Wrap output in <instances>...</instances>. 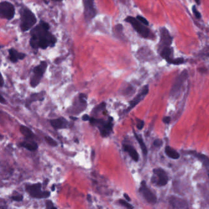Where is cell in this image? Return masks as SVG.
Returning a JSON list of instances; mask_svg holds the SVG:
<instances>
[{
    "label": "cell",
    "instance_id": "5",
    "mask_svg": "<svg viewBox=\"0 0 209 209\" xmlns=\"http://www.w3.org/2000/svg\"><path fill=\"white\" fill-rule=\"evenodd\" d=\"M124 20L127 22L130 23L134 28V29L142 37L144 38H147L149 37L150 30L146 26L143 25L142 23L139 22L137 19L130 16L125 19Z\"/></svg>",
    "mask_w": 209,
    "mask_h": 209
},
{
    "label": "cell",
    "instance_id": "39",
    "mask_svg": "<svg viewBox=\"0 0 209 209\" xmlns=\"http://www.w3.org/2000/svg\"><path fill=\"white\" fill-rule=\"evenodd\" d=\"M0 85H1V87L2 88L4 85V80L3 77H1V83H0Z\"/></svg>",
    "mask_w": 209,
    "mask_h": 209
},
{
    "label": "cell",
    "instance_id": "13",
    "mask_svg": "<svg viewBox=\"0 0 209 209\" xmlns=\"http://www.w3.org/2000/svg\"><path fill=\"white\" fill-rule=\"evenodd\" d=\"M169 203L173 208L176 209H187L188 208V202L178 197L171 196L169 198Z\"/></svg>",
    "mask_w": 209,
    "mask_h": 209
},
{
    "label": "cell",
    "instance_id": "30",
    "mask_svg": "<svg viewBox=\"0 0 209 209\" xmlns=\"http://www.w3.org/2000/svg\"><path fill=\"white\" fill-rule=\"evenodd\" d=\"M193 13H194V16L196 17V18H198V19H201V13H200V12L197 10V9L196 8V7H195V6H193Z\"/></svg>",
    "mask_w": 209,
    "mask_h": 209
},
{
    "label": "cell",
    "instance_id": "32",
    "mask_svg": "<svg viewBox=\"0 0 209 209\" xmlns=\"http://www.w3.org/2000/svg\"><path fill=\"white\" fill-rule=\"evenodd\" d=\"M153 144L157 147H160L163 145V141L160 139H157L153 143Z\"/></svg>",
    "mask_w": 209,
    "mask_h": 209
},
{
    "label": "cell",
    "instance_id": "21",
    "mask_svg": "<svg viewBox=\"0 0 209 209\" xmlns=\"http://www.w3.org/2000/svg\"><path fill=\"white\" fill-rule=\"evenodd\" d=\"M20 146L30 151H35L38 148V145L37 144V143L34 141H23L20 144Z\"/></svg>",
    "mask_w": 209,
    "mask_h": 209
},
{
    "label": "cell",
    "instance_id": "20",
    "mask_svg": "<svg viewBox=\"0 0 209 209\" xmlns=\"http://www.w3.org/2000/svg\"><path fill=\"white\" fill-rule=\"evenodd\" d=\"M189 154H192L194 157H196L203 163L205 168L209 170V158L208 157L204 154H200V153H196L195 152H189Z\"/></svg>",
    "mask_w": 209,
    "mask_h": 209
},
{
    "label": "cell",
    "instance_id": "6",
    "mask_svg": "<svg viewBox=\"0 0 209 209\" xmlns=\"http://www.w3.org/2000/svg\"><path fill=\"white\" fill-rule=\"evenodd\" d=\"M82 1L84 8V18L87 22H89L96 17L97 10L94 7L93 0H82Z\"/></svg>",
    "mask_w": 209,
    "mask_h": 209
},
{
    "label": "cell",
    "instance_id": "35",
    "mask_svg": "<svg viewBox=\"0 0 209 209\" xmlns=\"http://www.w3.org/2000/svg\"><path fill=\"white\" fill-rule=\"evenodd\" d=\"M82 119L83 121H90L91 118L88 115H84L82 117Z\"/></svg>",
    "mask_w": 209,
    "mask_h": 209
},
{
    "label": "cell",
    "instance_id": "2",
    "mask_svg": "<svg viewBox=\"0 0 209 209\" xmlns=\"http://www.w3.org/2000/svg\"><path fill=\"white\" fill-rule=\"evenodd\" d=\"M20 28L22 31H29L37 22L34 13L28 8L24 7L20 10Z\"/></svg>",
    "mask_w": 209,
    "mask_h": 209
},
{
    "label": "cell",
    "instance_id": "11",
    "mask_svg": "<svg viewBox=\"0 0 209 209\" xmlns=\"http://www.w3.org/2000/svg\"><path fill=\"white\" fill-rule=\"evenodd\" d=\"M153 173L157 177L156 184L158 186L163 187L168 184L169 178L164 170L161 168H157L153 170Z\"/></svg>",
    "mask_w": 209,
    "mask_h": 209
},
{
    "label": "cell",
    "instance_id": "33",
    "mask_svg": "<svg viewBox=\"0 0 209 209\" xmlns=\"http://www.w3.org/2000/svg\"><path fill=\"white\" fill-rule=\"evenodd\" d=\"M46 205H47V209H57L56 207H53V204L51 201H47Z\"/></svg>",
    "mask_w": 209,
    "mask_h": 209
},
{
    "label": "cell",
    "instance_id": "24",
    "mask_svg": "<svg viewBox=\"0 0 209 209\" xmlns=\"http://www.w3.org/2000/svg\"><path fill=\"white\" fill-rule=\"evenodd\" d=\"M134 134L135 138H136L137 141H138V143L139 144V146H140V147L142 149V151L143 152L144 155H146L147 154V147L145 146V144L142 138L140 135H138L135 132H134Z\"/></svg>",
    "mask_w": 209,
    "mask_h": 209
},
{
    "label": "cell",
    "instance_id": "42",
    "mask_svg": "<svg viewBox=\"0 0 209 209\" xmlns=\"http://www.w3.org/2000/svg\"><path fill=\"white\" fill-rule=\"evenodd\" d=\"M52 1H62L63 0H52Z\"/></svg>",
    "mask_w": 209,
    "mask_h": 209
},
{
    "label": "cell",
    "instance_id": "43",
    "mask_svg": "<svg viewBox=\"0 0 209 209\" xmlns=\"http://www.w3.org/2000/svg\"><path fill=\"white\" fill-rule=\"evenodd\" d=\"M55 185H53V187H52V191H54V190H55Z\"/></svg>",
    "mask_w": 209,
    "mask_h": 209
},
{
    "label": "cell",
    "instance_id": "37",
    "mask_svg": "<svg viewBox=\"0 0 209 209\" xmlns=\"http://www.w3.org/2000/svg\"><path fill=\"white\" fill-rule=\"evenodd\" d=\"M0 102H1V103H2V104H5L6 103V100L4 99L3 95H1V100H0Z\"/></svg>",
    "mask_w": 209,
    "mask_h": 209
},
{
    "label": "cell",
    "instance_id": "29",
    "mask_svg": "<svg viewBox=\"0 0 209 209\" xmlns=\"http://www.w3.org/2000/svg\"><path fill=\"white\" fill-rule=\"evenodd\" d=\"M136 19L140 22L141 23H142V24L145 25H148V22L147 20V19H145L144 17L141 16H137Z\"/></svg>",
    "mask_w": 209,
    "mask_h": 209
},
{
    "label": "cell",
    "instance_id": "4",
    "mask_svg": "<svg viewBox=\"0 0 209 209\" xmlns=\"http://www.w3.org/2000/svg\"><path fill=\"white\" fill-rule=\"evenodd\" d=\"M47 67V63L45 61H43L40 64L35 67L33 69V74L30 79V85L33 88L36 87L40 82L43 75L45 73Z\"/></svg>",
    "mask_w": 209,
    "mask_h": 209
},
{
    "label": "cell",
    "instance_id": "9",
    "mask_svg": "<svg viewBox=\"0 0 209 209\" xmlns=\"http://www.w3.org/2000/svg\"><path fill=\"white\" fill-rule=\"evenodd\" d=\"M140 192L144 199L150 204H155L157 202V198L156 195L153 193L150 189H149L145 181H142L141 183V187L139 188Z\"/></svg>",
    "mask_w": 209,
    "mask_h": 209
},
{
    "label": "cell",
    "instance_id": "40",
    "mask_svg": "<svg viewBox=\"0 0 209 209\" xmlns=\"http://www.w3.org/2000/svg\"><path fill=\"white\" fill-rule=\"evenodd\" d=\"M195 1L198 4H200V0H195Z\"/></svg>",
    "mask_w": 209,
    "mask_h": 209
},
{
    "label": "cell",
    "instance_id": "36",
    "mask_svg": "<svg viewBox=\"0 0 209 209\" xmlns=\"http://www.w3.org/2000/svg\"><path fill=\"white\" fill-rule=\"evenodd\" d=\"M163 122L165 123H167V124L169 123V122H171V118L169 117V116H166V117L164 118H163Z\"/></svg>",
    "mask_w": 209,
    "mask_h": 209
},
{
    "label": "cell",
    "instance_id": "19",
    "mask_svg": "<svg viewBox=\"0 0 209 209\" xmlns=\"http://www.w3.org/2000/svg\"><path fill=\"white\" fill-rule=\"evenodd\" d=\"M123 150L128 153L130 156L132 158V159L135 161H138L139 160V154L136 150L131 145L128 144H124L123 145Z\"/></svg>",
    "mask_w": 209,
    "mask_h": 209
},
{
    "label": "cell",
    "instance_id": "28",
    "mask_svg": "<svg viewBox=\"0 0 209 209\" xmlns=\"http://www.w3.org/2000/svg\"><path fill=\"white\" fill-rule=\"evenodd\" d=\"M144 127V121L143 120L137 119V128L139 130H142Z\"/></svg>",
    "mask_w": 209,
    "mask_h": 209
},
{
    "label": "cell",
    "instance_id": "7",
    "mask_svg": "<svg viewBox=\"0 0 209 209\" xmlns=\"http://www.w3.org/2000/svg\"><path fill=\"white\" fill-rule=\"evenodd\" d=\"M15 7L9 2L3 1L0 4L1 17L7 20H12L15 16Z\"/></svg>",
    "mask_w": 209,
    "mask_h": 209
},
{
    "label": "cell",
    "instance_id": "34",
    "mask_svg": "<svg viewBox=\"0 0 209 209\" xmlns=\"http://www.w3.org/2000/svg\"><path fill=\"white\" fill-rule=\"evenodd\" d=\"M12 199L13 201H22L23 200V196L20 195V196H13L12 197Z\"/></svg>",
    "mask_w": 209,
    "mask_h": 209
},
{
    "label": "cell",
    "instance_id": "26",
    "mask_svg": "<svg viewBox=\"0 0 209 209\" xmlns=\"http://www.w3.org/2000/svg\"><path fill=\"white\" fill-rule=\"evenodd\" d=\"M185 62V60L184 58H175L174 59L172 62H171V64H174V65H180L182 64Z\"/></svg>",
    "mask_w": 209,
    "mask_h": 209
},
{
    "label": "cell",
    "instance_id": "38",
    "mask_svg": "<svg viewBox=\"0 0 209 209\" xmlns=\"http://www.w3.org/2000/svg\"><path fill=\"white\" fill-rule=\"evenodd\" d=\"M124 197L125 198V199H126L127 201H131L130 198L128 196V195H127V194H124Z\"/></svg>",
    "mask_w": 209,
    "mask_h": 209
},
{
    "label": "cell",
    "instance_id": "3",
    "mask_svg": "<svg viewBox=\"0 0 209 209\" xmlns=\"http://www.w3.org/2000/svg\"><path fill=\"white\" fill-rule=\"evenodd\" d=\"M113 118L112 117H109V119L105 121L102 119H95L91 118L90 120V123L96 126L99 128L101 135L102 137L106 138L110 135V133L112 132L113 129Z\"/></svg>",
    "mask_w": 209,
    "mask_h": 209
},
{
    "label": "cell",
    "instance_id": "27",
    "mask_svg": "<svg viewBox=\"0 0 209 209\" xmlns=\"http://www.w3.org/2000/svg\"><path fill=\"white\" fill-rule=\"evenodd\" d=\"M119 202H120L123 206L125 207H126V208H128V209H133V207L130 204H129L128 202H127V201H125L122 200V199H120V200L119 201Z\"/></svg>",
    "mask_w": 209,
    "mask_h": 209
},
{
    "label": "cell",
    "instance_id": "14",
    "mask_svg": "<svg viewBox=\"0 0 209 209\" xmlns=\"http://www.w3.org/2000/svg\"><path fill=\"white\" fill-rule=\"evenodd\" d=\"M52 126L56 130L66 129L69 126V122L64 118H59L50 120Z\"/></svg>",
    "mask_w": 209,
    "mask_h": 209
},
{
    "label": "cell",
    "instance_id": "15",
    "mask_svg": "<svg viewBox=\"0 0 209 209\" xmlns=\"http://www.w3.org/2000/svg\"><path fill=\"white\" fill-rule=\"evenodd\" d=\"M9 54L10 61L13 63L17 62L19 60H23L26 57V54L25 53L19 52L17 50L13 48H10L9 50Z\"/></svg>",
    "mask_w": 209,
    "mask_h": 209
},
{
    "label": "cell",
    "instance_id": "17",
    "mask_svg": "<svg viewBox=\"0 0 209 209\" xmlns=\"http://www.w3.org/2000/svg\"><path fill=\"white\" fill-rule=\"evenodd\" d=\"M44 92H41L40 93H36L32 94L28 99L26 100V106L29 108V105L30 106V104L33 102L36 101H43L44 99Z\"/></svg>",
    "mask_w": 209,
    "mask_h": 209
},
{
    "label": "cell",
    "instance_id": "8",
    "mask_svg": "<svg viewBox=\"0 0 209 209\" xmlns=\"http://www.w3.org/2000/svg\"><path fill=\"white\" fill-rule=\"evenodd\" d=\"M27 191L33 198L41 199L47 198L49 197L50 193L48 191H43L41 190V185L40 184H36L32 185L26 187Z\"/></svg>",
    "mask_w": 209,
    "mask_h": 209
},
{
    "label": "cell",
    "instance_id": "23",
    "mask_svg": "<svg viewBox=\"0 0 209 209\" xmlns=\"http://www.w3.org/2000/svg\"><path fill=\"white\" fill-rule=\"evenodd\" d=\"M20 132L26 139H31L34 137V133L31 130L24 125H21L20 127Z\"/></svg>",
    "mask_w": 209,
    "mask_h": 209
},
{
    "label": "cell",
    "instance_id": "31",
    "mask_svg": "<svg viewBox=\"0 0 209 209\" xmlns=\"http://www.w3.org/2000/svg\"><path fill=\"white\" fill-rule=\"evenodd\" d=\"M106 108V103L104 102H103L101 103L100 105H99V106H97L94 109V111H100L101 110H104Z\"/></svg>",
    "mask_w": 209,
    "mask_h": 209
},
{
    "label": "cell",
    "instance_id": "44",
    "mask_svg": "<svg viewBox=\"0 0 209 209\" xmlns=\"http://www.w3.org/2000/svg\"><path fill=\"white\" fill-rule=\"evenodd\" d=\"M208 57H209V55H208Z\"/></svg>",
    "mask_w": 209,
    "mask_h": 209
},
{
    "label": "cell",
    "instance_id": "16",
    "mask_svg": "<svg viewBox=\"0 0 209 209\" xmlns=\"http://www.w3.org/2000/svg\"><path fill=\"white\" fill-rule=\"evenodd\" d=\"M172 38L169 31L165 28L161 30V42L166 47H169L172 44Z\"/></svg>",
    "mask_w": 209,
    "mask_h": 209
},
{
    "label": "cell",
    "instance_id": "1",
    "mask_svg": "<svg viewBox=\"0 0 209 209\" xmlns=\"http://www.w3.org/2000/svg\"><path fill=\"white\" fill-rule=\"evenodd\" d=\"M49 25L43 21L32 29L31 31L30 45L33 48L46 49L53 47L57 42V38L49 31Z\"/></svg>",
    "mask_w": 209,
    "mask_h": 209
},
{
    "label": "cell",
    "instance_id": "25",
    "mask_svg": "<svg viewBox=\"0 0 209 209\" xmlns=\"http://www.w3.org/2000/svg\"><path fill=\"white\" fill-rule=\"evenodd\" d=\"M45 140L49 145L52 147H56L58 146L57 142L55 140H54V139L50 136H45Z\"/></svg>",
    "mask_w": 209,
    "mask_h": 209
},
{
    "label": "cell",
    "instance_id": "41",
    "mask_svg": "<svg viewBox=\"0 0 209 209\" xmlns=\"http://www.w3.org/2000/svg\"><path fill=\"white\" fill-rule=\"evenodd\" d=\"M88 201H91V196H90V194L88 195Z\"/></svg>",
    "mask_w": 209,
    "mask_h": 209
},
{
    "label": "cell",
    "instance_id": "18",
    "mask_svg": "<svg viewBox=\"0 0 209 209\" xmlns=\"http://www.w3.org/2000/svg\"><path fill=\"white\" fill-rule=\"evenodd\" d=\"M161 56L163 58L166 60L167 62L171 64L172 61L174 60L172 58L173 49L169 47H165L161 52Z\"/></svg>",
    "mask_w": 209,
    "mask_h": 209
},
{
    "label": "cell",
    "instance_id": "12",
    "mask_svg": "<svg viewBox=\"0 0 209 209\" xmlns=\"http://www.w3.org/2000/svg\"><path fill=\"white\" fill-rule=\"evenodd\" d=\"M148 92H149L148 86L146 85L143 88L142 91L139 93L133 100H131L130 102V106L127 109L126 112H129L131 109L135 107L139 102H141L145 98V97L148 94Z\"/></svg>",
    "mask_w": 209,
    "mask_h": 209
},
{
    "label": "cell",
    "instance_id": "10",
    "mask_svg": "<svg viewBox=\"0 0 209 209\" xmlns=\"http://www.w3.org/2000/svg\"><path fill=\"white\" fill-rule=\"evenodd\" d=\"M188 75V72L186 71V70L185 71H184L180 75H178V76L175 80L173 86L171 89V91L170 92V94L171 95L174 96L178 93L185 81L187 79Z\"/></svg>",
    "mask_w": 209,
    "mask_h": 209
},
{
    "label": "cell",
    "instance_id": "22",
    "mask_svg": "<svg viewBox=\"0 0 209 209\" xmlns=\"http://www.w3.org/2000/svg\"><path fill=\"white\" fill-rule=\"evenodd\" d=\"M165 152L166 155L172 159L177 160L180 157V154L178 153L169 146H166L165 148Z\"/></svg>",
    "mask_w": 209,
    "mask_h": 209
}]
</instances>
